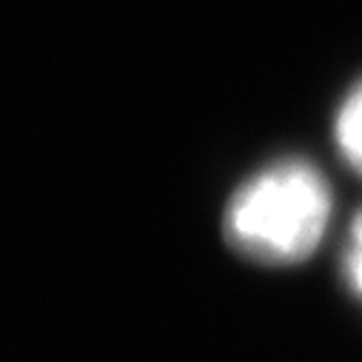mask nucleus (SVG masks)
Masks as SVG:
<instances>
[{"label": "nucleus", "instance_id": "f257e3e1", "mask_svg": "<svg viewBox=\"0 0 362 362\" xmlns=\"http://www.w3.org/2000/svg\"><path fill=\"white\" fill-rule=\"evenodd\" d=\"M331 206L325 174L303 157H283L237 186L223 211V237L251 262L297 265L320 248Z\"/></svg>", "mask_w": 362, "mask_h": 362}, {"label": "nucleus", "instance_id": "f03ea898", "mask_svg": "<svg viewBox=\"0 0 362 362\" xmlns=\"http://www.w3.org/2000/svg\"><path fill=\"white\" fill-rule=\"evenodd\" d=\"M334 137L342 160L362 174V80L345 95L337 120H334Z\"/></svg>", "mask_w": 362, "mask_h": 362}, {"label": "nucleus", "instance_id": "7ed1b4c3", "mask_svg": "<svg viewBox=\"0 0 362 362\" xmlns=\"http://www.w3.org/2000/svg\"><path fill=\"white\" fill-rule=\"evenodd\" d=\"M339 268H342L345 288L362 303V211L354 217V223L348 228L342 257H339Z\"/></svg>", "mask_w": 362, "mask_h": 362}]
</instances>
